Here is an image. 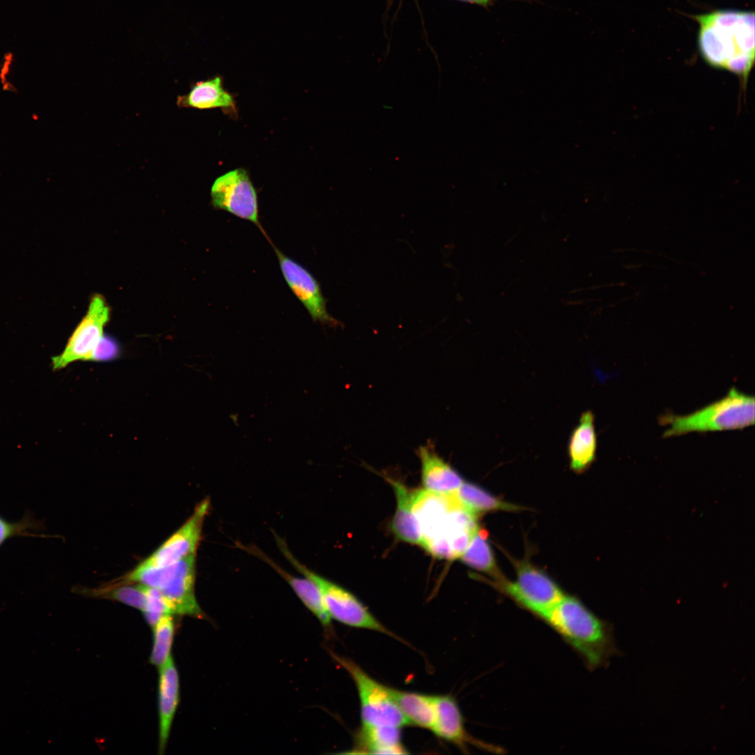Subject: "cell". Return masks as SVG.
<instances>
[{"mask_svg": "<svg viewBox=\"0 0 755 755\" xmlns=\"http://www.w3.org/2000/svg\"><path fill=\"white\" fill-rule=\"evenodd\" d=\"M698 24V52L710 66L738 76L745 87L754 64V12L717 9L691 15Z\"/></svg>", "mask_w": 755, "mask_h": 755, "instance_id": "1", "label": "cell"}, {"mask_svg": "<svg viewBox=\"0 0 755 755\" xmlns=\"http://www.w3.org/2000/svg\"><path fill=\"white\" fill-rule=\"evenodd\" d=\"M412 507L420 527V545L438 559L459 558L479 528L477 516L454 494L418 490L412 493Z\"/></svg>", "mask_w": 755, "mask_h": 755, "instance_id": "2", "label": "cell"}, {"mask_svg": "<svg viewBox=\"0 0 755 755\" xmlns=\"http://www.w3.org/2000/svg\"><path fill=\"white\" fill-rule=\"evenodd\" d=\"M580 656L589 670L607 666L621 652L613 626L576 597L565 594L541 619Z\"/></svg>", "mask_w": 755, "mask_h": 755, "instance_id": "3", "label": "cell"}, {"mask_svg": "<svg viewBox=\"0 0 755 755\" xmlns=\"http://www.w3.org/2000/svg\"><path fill=\"white\" fill-rule=\"evenodd\" d=\"M196 554L162 567L137 566L124 580L157 589L173 614L206 619L195 596Z\"/></svg>", "mask_w": 755, "mask_h": 755, "instance_id": "4", "label": "cell"}, {"mask_svg": "<svg viewBox=\"0 0 755 755\" xmlns=\"http://www.w3.org/2000/svg\"><path fill=\"white\" fill-rule=\"evenodd\" d=\"M754 398L731 388L720 400L684 416L668 415L664 437L691 432L740 429L754 424Z\"/></svg>", "mask_w": 755, "mask_h": 755, "instance_id": "5", "label": "cell"}, {"mask_svg": "<svg viewBox=\"0 0 755 755\" xmlns=\"http://www.w3.org/2000/svg\"><path fill=\"white\" fill-rule=\"evenodd\" d=\"M275 538L287 561L318 587L331 619L350 627L375 631L403 641L382 625L352 594L307 568L293 556L284 540L276 534Z\"/></svg>", "mask_w": 755, "mask_h": 755, "instance_id": "6", "label": "cell"}, {"mask_svg": "<svg viewBox=\"0 0 755 755\" xmlns=\"http://www.w3.org/2000/svg\"><path fill=\"white\" fill-rule=\"evenodd\" d=\"M333 659L353 680L360 702L364 726H392L401 728L409 725L399 709L391 688L378 682L352 660L331 652Z\"/></svg>", "mask_w": 755, "mask_h": 755, "instance_id": "7", "label": "cell"}, {"mask_svg": "<svg viewBox=\"0 0 755 755\" xmlns=\"http://www.w3.org/2000/svg\"><path fill=\"white\" fill-rule=\"evenodd\" d=\"M517 578L491 582L522 608L541 620L565 595L561 588L542 570L526 561H515Z\"/></svg>", "mask_w": 755, "mask_h": 755, "instance_id": "8", "label": "cell"}, {"mask_svg": "<svg viewBox=\"0 0 755 755\" xmlns=\"http://www.w3.org/2000/svg\"><path fill=\"white\" fill-rule=\"evenodd\" d=\"M210 197L215 209L253 223L268 238L259 221L257 190L245 169L236 168L217 178L211 186Z\"/></svg>", "mask_w": 755, "mask_h": 755, "instance_id": "9", "label": "cell"}, {"mask_svg": "<svg viewBox=\"0 0 755 755\" xmlns=\"http://www.w3.org/2000/svg\"><path fill=\"white\" fill-rule=\"evenodd\" d=\"M109 318L110 309L105 299L101 295H95L62 353L52 357V371L62 370L78 361H92Z\"/></svg>", "mask_w": 755, "mask_h": 755, "instance_id": "10", "label": "cell"}, {"mask_svg": "<svg viewBox=\"0 0 755 755\" xmlns=\"http://www.w3.org/2000/svg\"><path fill=\"white\" fill-rule=\"evenodd\" d=\"M270 243L277 256L285 280L303 305L312 321L336 326L338 322L326 310V301L317 279L303 266L282 253L271 241Z\"/></svg>", "mask_w": 755, "mask_h": 755, "instance_id": "11", "label": "cell"}, {"mask_svg": "<svg viewBox=\"0 0 755 755\" xmlns=\"http://www.w3.org/2000/svg\"><path fill=\"white\" fill-rule=\"evenodd\" d=\"M210 509L209 498L198 504L189 519L139 565L143 567H162L193 554L199 545L205 517Z\"/></svg>", "mask_w": 755, "mask_h": 755, "instance_id": "12", "label": "cell"}, {"mask_svg": "<svg viewBox=\"0 0 755 755\" xmlns=\"http://www.w3.org/2000/svg\"><path fill=\"white\" fill-rule=\"evenodd\" d=\"M433 696L436 718L431 731L436 736L453 743L464 753L468 752V745L492 754L505 753L501 747L477 740L468 733L459 706L452 696Z\"/></svg>", "mask_w": 755, "mask_h": 755, "instance_id": "13", "label": "cell"}, {"mask_svg": "<svg viewBox=\"0 0 755 755\" xmlns=\"http://www.w3.org/2000/svg\"><path fill=\"white\" fill-rule=\"evenodd\" d=\"M180 700V681L172 656L159 668L158 683L159 753L163 754Z\"/></svg>", "mask_w": 755, "mask_h": 755, "instance_id": "14", "label": "cell"}, {"mask_svg": "<svg viewBox=\"0 0 755 755\" xmlns=\"http://www.w3.org/2000/svg\"><path fill=\"white\" fill-rule=\"evenodd\" d=\"M240 547L270 565L290 585L303 605L319 621L326 633L330 635L333 633L331 619L326 610L322 594L315 582L305 576L296 577L287 572L257 547L243 545H240Z\"/></svg>", "mask_w": 755, "mask_h": 755, "instance_id": "15", "label": "cell"}, {"mask_svg": "<svg viewBox=\"0 0 755 755\" xmlns=\"http://www.w3.org/2000/svg\"><path fill=\"white\" fill-rule=\"evenodd\" d=\"M417 454L421 462L424 489L440 494H454L463 480L431 445L420 446Z\"/></svg>", "mask_w": 755, "mask_h": 755, "instance_id": "16", "label": "cell"}, {"mask_svg": "<svg viewBox=\"0 0 755 755\" xmlns=\"http://www.w3.org/2000/svg\"><path fill=\"white\" fill-rule=\"evenodd\" d=\"M176 105L179 108L199 110L221 108L229 115L237 114L234 97L224 88L223 79L220 76L191 85L188 93L177 96Z\"/></svg>", "mask_w": 755, "mask_h": 755, "instance_id": "17", "label": "cell"}, {"mask_svg": "<svg viewBox=\"0 0 755 755\" xmlns=\"http://www.w3.org/2000/svg\"><path fill=\"white\" fill-rule=\"evenodd\" d=\"M596 448L594 415L587 410L581 415L569 438L568 454L571 470L577 473L587 470L596 458Z\"/></svg>", "mask_w": 755, "mask_h": 755, "instance_id": "18", "label": "cell"}, {"mask_svg": "<svg viewBox=\"0 0 755 755\" xmlns=\"http://www.w3.org/2000/svg\"><path fill=\"white\" fill-rule=\"evenodd\" d=\"M350 754H405L401 728L392 726H364L357 734L356 744Z\"/></svg>", "mask_w": 755, "mask_h": 755, "instance_id": "19", "label": "cell"}, {"mask_svg": "<svg viewBox=\"0 0 755 755\" xmlns=\"http://www.w3.org/2000/svg\"><path fill=\"white\" fill-rule=\"evenodd\" d=\"M396 497V510L391 522V530L400 540L420 545L421 531L412 507V493L401 482L389 480Z\"/></svg>", "mask_w": 755, "mask_h": 755, "instance_id": "20", "label": "cell"}, {"mask_svg": "<svg viewBox=\"0 0 755 755\" xmlns=\"http://www.w3.org/2000/svg\"><path fill=\"white\" fill-rule=\"evenodd\" d=\"M392 693L409 725L431 730L436 718L434 696L397 690Z\"/></svg>", "mask_w": 755, "mask_h": 755, "instance_id": "21", "label": "cell"}, {"mask_svg": "<svg viewBox=\"0 0 755 755\" xmlns=\"http://www.w3.org/2000/svg\"><path fill=\"white\" fill-rule=\"evenodd\" d=\"M463 563L491 576L498 582L506 578L498 570L494 554L488 541L487 531L479 527L466 549L460 556Z\"/></svg>", "mask_w": 755, "mask_h": 755, "instance_id": "22", "label": "cell"}, {"mask_svg": "<svg viewBox=\"0 0 755 755\" xmlns=\"http://www.w3.org/2000/svg\"><path fill=\"white\" fill-rule=\"evenodd\" d=\"M454 494L465 508L476 515L491 511L524 510V508L505 502L470 482H463Z\"/></svg>", "mask_w": 755, "mask_h": 755, "instance_id": "23", "label": "cell"}, {"mask_svg": "<svg viewBox=\"0 0 755 755\" xmlns=\"http://www.w3.org/2000/svg\"><path fill=\"white\" fill-rule=\"evenodd\" d=\"M135 583L125 580L115 585L94 589L89 595L110 598L143 612L147 601V587L141 583Z\"/></svg>", "mask_w": 755, "mask_h": 755, "instance_id": "24", "label": "cell"}, {"mask_svg": "<svg viewBox=\"0 0 755 755\" xmlns=\"http://www.w3.org/2000/svg\"><path fill=\"white\" fill-rule=\"evenodd\" d=\"M152 628L153 642L150 662L159 668L171 657L175 634V624L171 614L162 617Z\"/></svg>", "mask_w": 755, "mask_h": 755, "instance_id": "25", "label": "cell"}, {"mask_svg": "<svg viewBox=\"0 0 755 755\" xmlns=\"http://www.w3.org/2000/svg\"><path fill=\"white\" fill-rule=\"evenodd\" d=\"M147 587V601L143 611L147 623L153 627L164 615L172 614L171 610L160 592Z\"/></svg>", "mask_w": 755, "mask_h": 755, "instance_id": "26", "label": "cell"}, {"mask_svg": "<svg viewBox=\"0 0 755 755\" xmlns=\"http://www.w3.org/2000/svg\"><path fill=\"white\" fill-rule=\"evenodd\" d=\"M38 526L29 517L17 522H9L0 517V546L9 538L17 535H33L29 530Z\"/></svg>", "mask_w": 755, "mask_h": 755, "instance_id": "27", "label": "cell"}, {"mask_svg": "<svg viewBox=\"0 0 755 755\" xmlns=\"http://www.w3.org/2000/svg\"><path fill=\"white\" fill-rule=\"evenodd\" d=\"M120 347L113 337L103 334L94 352L92 361H110L120 355Z\"/></svg>", "mask_w": 755, "mask_h": 755, "instance_id": "28", "label": "cell"}, {"mask_svg": "<svg viewBox=\"0 0 755 755\" xmlns=\"http://www.w3.org/2000/svg\"><path fill=\"white\" fill-rule=\"evenodd\" d=\"M465 2L479 4L483 6H487L497 0H459Z\"/></svg>", "mask_w": 755, "mask_h": 755, "instance_id": "29", "label": "cell"}]
</instances>
